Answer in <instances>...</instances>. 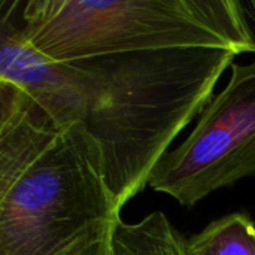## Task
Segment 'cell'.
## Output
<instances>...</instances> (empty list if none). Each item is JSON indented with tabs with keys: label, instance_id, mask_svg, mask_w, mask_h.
Segmentation results:
<instances>
[{
	"label": "cell",
	"instance_id": "cell-1",
	"mask_svg": "<svg viewBox=\"0 0 255 255\" xmlns=\"http://www.w3.org/2000/svg\"><path fill=\"white\" fill-rule=\"evenodd\" d=\"M121 209L85 128L0 84V255H111Z\"/></svg>",
	"mask_w": 255,
	"mask_h": 255
},
{
	"label": "cell",
	"instance_id": "cell-2",
	"mask_svg": "<svg viewBox=\"0 0 255 255\" xmlns=\"http://www.w3.org/2000/svg\"><path fill=\"white\" fill-rule=\"evenodd\" d=\"M232 48L187 46L69 61L79 124L97 143L106 182L123 208L149 181L173 139L202 114Z\"/></svg>",
	"mask_w": 255,
	"mask_h": 255
},
{
	"label": "cell",
	"instance_id": "cell-3",
	"mask_svg": "<svg viewBox=\"0 0 255 255\" xmlns=\"http://www.w3.org/2000/svg\"><path fill=\"white\" fill-rule=\"evenodd\" d=\"M24 36L60 63L217 46L251 52L236 0H9Z\"/></svg>",
	"mask_w": 255,
	"mask_h": 255
},
{
	"label": "cell",
	"instance_id": "cell-4",
	"mask_svg": "<svg viewBox=\"0 0 255 255\" xmlns=\"http://www.w3.org/2000/svg\"><path fill=\"white\" fill-rule=\"evenodd\" d=\"M230 69L227 87L212 96L190 136L149 175L151 188L187 208L255 173V60Z\"/></svg>",
	"mask_w": 255,
	"mask_h": 255
},
{
	"label": "cell",
	"instance_id": "cell-5",
	"mask_svg": "<svg viewBox=\"0 0 255 255\" xmlns=\"http://www.w3.org/2000/svg\"><path fill=\"white\" fill-rule=\"evenodd\" d=\"M111 255H191L188 239L161 212L139 223L121 221L112 239Z\"/></svg>",
	"mask_w": 255,
	"mask_h": 255
},
{
	"label": "cell",
	"instance_id": "cell-6",
	"mask_svg": "<svg viewBox=\"0 0 255 255\" xmlns=\"http://www.w3.org/2000/svg\"><path fill=\"white\" fill-rule=\"evenodd\" d=\"M191 255H255V223L245 212L212 221L188 239Z\"/></svg>",
	"mask_w": 255,
	"mask_h": 255
},
{
	"label": "cell",
	"instance_id": "cell-7",
	"mask_svg": "<svg viewBox=\"0 0 255 255\" xmlns=\"http://www.w3.org/2000/svg\"><path fill=\"white\" fill-rule=\"evenodd\" d=\"M239 12L251 40V52L255 54V0H236Z\"/></svg>",
	"mask_w": 255,
	"mask_h": 255
}]
</instances>
